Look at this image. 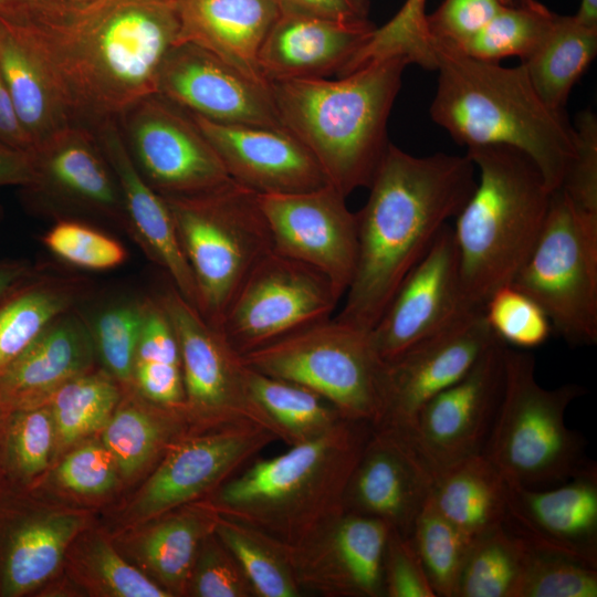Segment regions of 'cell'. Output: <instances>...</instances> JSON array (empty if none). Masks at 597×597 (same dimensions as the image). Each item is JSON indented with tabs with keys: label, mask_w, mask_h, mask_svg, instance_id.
I'll return each mask as SVG.
<instances>
[{
	"label": "cell",
	"mask_w": 597,
	"mask_h": 597,
	"mask_svg": "<svg viewBox=\"0 0 597 597\" xmlns=\"http://www.w3.org/2000/svg\"><path fill=\"white\" fill-rule=\"evenodd\" d=\"M187 593L197 597H255L238 561L214 530L198 548Z\"/></svg>",
	"instance_id": "49"
},
{
	"label": "cell",
	"mask_w": 597,
	"mask_h": 597,
	"mask_svg": "<svg viewBox=\"0 0 597 597\" xmlns=\"http://www.w3.org/2000/svg\"><path fill=\"white\" fill-rule=\"evenodd\" d=\"M0 74L33 147L74 123L36 52L1 21Z\"/></svg>",
	"instance_id": "31"
},
{
	"label": "cell",
	"mask_w": 597,
	"mask_h": 597,
	"mask_svg": "<svg viewBox=\"0 0 597 597\" xmlns=\"http://www.w3.org/2000/svg\"><path fill=\"white\" fill-rule=\"evenodd\" d=\"M91 128L117 179L129 231L136 234L147 254L168 273L180 295L198 310L195 279L165 198L144 179L135 166L117 118L101 121Z\"/></svg>",
	"instance_id": "25"
},
{
	"label": "cell",
	"mask_w": 597,
	"mask_h": 597,
	"mask_svg": "<svg viewBox=\"0 0 597 597\" xmlns=\"http://www.w3.org/2000/svg\"><path fill=\"white\" fill-rule=\"evenodd\" d=\"M473 311L478 310L464 300L453 229L448 223L404 280L370 336L379 356L389 362Z\"/></svg>",
	"instance_id": "19"
},
{
	"label": "cell",
	"mask_w": 597,
	"mask_h": 597,
	"mask_svg": "<svg viewBox=\"0 0 597 597\" xmlns=\"http://www.w3.org/2000/svg\"><path fill=\"white\" fill-rule=\"evenodd\" d=\"M217 514L205 504L185 505L165 515L139 541V554L171 596L187 593L198 548L213 532Z\"/></svg>",
	"instance_id": "34"
},
{
	"label": "cell",
	"mask_w": 597,
	"mask_h": 597,
	"mask_svg": "<svg viewBox=\"0 0 597 597\" xmlns=\"http://www.w3.org/2000/svg\"><path fill=\"white\" fill-rule=\"evenodd\" d=\"M190 116L230 178L258 195L297 193L329 184L312 153L286 128L221 124Z\"/></svg>",
	"instance_id": "23"
},
{
	"label": "cell",
	"mask_w": 597,
	"mask_h": 597,
	"mask_svg": "<svg viewBox=\"0 0 597 597\" xmlns=\"http://www.w3.org/2000/svg\"><path fill=\"white\" fill-rule=\"evenodd\" d=\"M530 545L503 524L476 537L465 558L455 597H515Z\"/></svg>",
	"instance_id": "36"
},
{
	"label": "cell",
	"mask_w": 597,
	"mask_h": 597,
	"mask_svg": "<svg viewBox=\"0 0 597 597\" xmlns=\"http://www.w3.org/2000/svg\"><path fill=\"white\" fill-rule=\"evenodd\" d=\"M503 525L531 547L597 567V467L555 488L506 481Z\"/></svg>",
	"instance_id": "21"
},
{
	"label": "cell",
	"mask_w": 597,
	"mask_h": 597,
	"mask_svg": "<svg viewBox=\"0 0 597 597\" xmlns=\"http://www.w3.org/2000/svg\"><path fill=\"white\" fill-rule=\"evenodd\" d=\"M410 62L376 59L331 78L272 80L269 91L284 128L312 153L345 197L369 187L389 146L387 123Z\"/></svg>",
	"instance_id": "5"
},
{
	"label": "cell",
	"mask_w": 597,
	"mask_h": 597,
	"mask_svg": "<svg viewBox=\"0 0 597 597\" xmlns=\"http://www.w3.org/2000/svg\"><path fill=\"white\" fill-rule=\"evenodd\" d=\"M467 155L479 177L452 229L464 300L483 310L532 253L554 190L534 161L515 148L476 146L467 148Z\"/></svg>",
	"instance_id": "6"
},
{
	"label": "cell",
	"mask_w": 597,
	"mask_h": 597,
	"mask_svg": "<svg viewBox=\"0 0 597 597\" xmlns=\"http://www.w3.org/2000/svg\"><path fill=\"white\" fill-rule=\"evenodd\" d=\"M430 501L471 540L503 524L506 482L483 454L463 458L433 475Z\"/></svg>",
	"instance_id": "30"
},
{
	"label": "cell",
	"mask_w": 597,
	"mask_h": 597,
	"mask_svg": "<svg viewBox=\"0 0 597 597\" xmlns=\"http://www.w3.org/2000/svg\"><path fill=\"white\" fill-rule=\"evenodd\" d=\"M156 94L211 122L283 127L268 84L192 43H178L168 52Z\"/></svg>",
	"instance_id": "20"
},
{
	"label": "cell",
	"mask_w": 597,
	"mask_h": 597,
	"mask_svg": "<svg viewBox=\"0 0 597 597\" xmlns=\"http://www.w3.org/2000/svg\"><path fill=\"white\" fill-rule=\"evenodd\" d=\"M91 326L72 308L53 320L0 374V406L43 404L60 386L90 371L95 354Z\"/></svg>",
	"instance_id": "27"
},
{
	"label": "cell",
	"mask_w": 597,
	"mask_h": 597,
	"mask_svg": "<svg viewBox=\"0 0 597 597\" xmlns=\"http://www.w3.org/2000/svg\"><path fill=\"white\" fill-rule=\"evenodd\" d=\"M576 156L561 186L582 208L597 212V119L593 112L578 116Z\"/></svg>",
	"instance_id": "52"
},
{
	"label": "cell",
	"mask_w": 597,
	"mask_h": 597,
	"mask_svg": "<svg viewBox=\"0 0 597 597\" xmlns=\"http://www.w3.org/2000/svg\"><path fill=\"white\" fill-rule=\"evenodd\" d=\"M427 0H406L383 27L375 29L362 51L365 61L402 55L425 69L436 67V56L427 31Z\"/></svg>",
	"instance_id": "47"
},
{
	"label": "cell",
	"mask_w": 597,
	"mask_h": 597,
	"mask_svg": "<svg viewBox=\"0 0 597 597\" xmlns=\"http://www.w3.org/2000/svg\"><path fill=\"white\" fill-rule=\"evenodd\" d=\"M9 27L42 60L74 123L88 127L157 93L179 33L175 0H94L41 23Z\"/></svg>",
	"instance_id": "1"
},
{
	"label": "cell",
	"mask_w": 597,
	"mask_h": 597,
	"mask_svg": "<svg viewBox=\"0 0 597 597\" xmlns=\"http://www.w3.org/2000/svg\"><path fill=\"white\" fill-rule=\"evenodd\" d=\"M475 185V166L467 154L416 157L389 144L368 199L356 212V269L334 318L370 332Z\"/></svg>",
	"instance_id": "2"
},
{
	"label": "cell",
	"mask_w": 597,
	"mask_h": 597,
	"mask_svg": "<svg viewBox=\"0 0 597 597\" xmlns=\"http://www.w3.org/2000/svg\"><path fill=\"white\" fill-rule=\"evenodd\" d=\"M175 7L178 43L198 45L268 84L259 67V53L279 15L274 0H175Z\"/></svg>",
	"instance_id": "28"
},
{
	"label": "cell",
	"mask_w": 597,
	"mask_h": 597,
	"mask_svg": "<svg viewBox=\"0 0 597 597\" xmlns=\"http://www.w3.org/2000/svg\"><path fill=\"white\" fill-rule=\"evenodd\" d=\"M483 315L492 333L507 346L534 348L545 343L553 332L544 310L512 284L488 298Z\"/></svg>",
	"instance_id": "45"
},
{
	"label": "cell",
	"mask_w": 597,
	"mask_h": 597,
	"mask_svg": "<svg viewBox=\"0 0 597 597\" xmlns=\"http://www.w3.org/2000/svg\"><path fill=\"white\" fill-rule=\"evenodd\" d=\"M376 28L368 21L339 22L279 13L259 53V67L272 80L343 76Z\"/></svg>",
	"instance_id": "26"
},
{
	"label": "cell",
	"mask_w": 597,
	"mask_h": 597,
	"mask_svg": "<svg viewBox=\"0 0 597 597\" xmlns=\"http://www.w3.org/2000/svg\"><path fill=\"white\" fill-rule=\"evenodd\" d=\"M279 438L251 422L209 428L178 438L133 503L139 520L161 516L210 495Z\"/></svg>",
	"instance_id": "15"
},
{
	"label": "cell",
	"mask_w": 597,
	"mask_h": 597,
	"mask_svg": "<svg viewBox=\"0 0 597 597\" xmlns=\"http://www.w3.org/2000/svg\"><path fill=\"white\" fill-rule=\"evenodd\" d=\"M77 572L86 585L114 597H169L171 594L129 565L103 538L93 537L77 554Z\"/></svg>",
	"instance_id": "43"
},
{
	"label": "cell",
	"mask_w": 597,
	"mask_h": 597,
	"mask_svg": "<svg viewBox=\"0 0 597 597\" xmlns=\"http://www.w3.org/2000/svg\"><path fill=\"white\" fill-rule=\"evenodd\" d=\"M113 379L109 374L87 371L52 392L46 401L61 443L70 444L105 427L121 397Z\"/></svg>",
	"instance_id": "39"
},
{
	"label": "cell",
	"mask_w": 597,
	"mask_h": 597,
	"mask_svg": "<svg viewBox=\"0 0 597 597\" xmlns=\"http://www.w3.org/2000/svg\"><path fill=\"white\" fill-rule=\"evenodd\" d=\"M273 250L322 272L344 297L358 255L356 212L332 185L286 195H258Z\"/></svg>",
	"instance_id": "16"
},
{
	"label": "cell",
	"mask_w": 597,
	"mask_h": 597,
	"mask_svg": "<svg viewBox=\"0 0 597 597\" xmlns=\"http://www.w3.org/2000/svg\"><path fill=\"white\" fill-rule=\"evenodd\" d=\"M555 14L536 0H512L461 51L483 61L509 56L523 61L544 39Z\"/></svg>",
	"instance_id": "40"
},
{
	"label": "cell",
	"mask_w": 597,
	"mask_h": 597,
	"mask_svg": "<svg viewBox=\"0 0 597 597\" xmlns=\"http://www.w3.org/2000/svg\"><path fill=\"white\" fill-rule=\"evenodd\" d=\"M92 1L94 0H67V2L72 6H81V4L92 2Z\"/></svg>",
	"instance_id": "61"
},
{
	"label": "cell",
	"mask_w": 597,
	"mask_h": 597,
	"mask_svg": "<svg viewBox=\"0 0 597 597\" xmlns=\"http://www.w3.org/2000/svg\"><path fill=\"white\" fill-rule=\"evenodd\" d=\"M279 13L339 22L367 20L368 0H274Z\"/></svg>",
	"instance_id": "54"
},
{
	"label": "cell",
	"mask_w": 597,
	"mask_h": 597,
	"mask_svg": "<svg viewBox=\"0 0 597 597\" xmlns=\"http://www.w3.org/2000/svg\"><path fill=\"white\" fill-rule=\"evenodd\" d=\"M511 2L512 0H443L426 19L433 51L438 46L461 50Z\"/></svg>",
	"instance_id": "50"
},
{
	"label": "cell",
	"mask_w": 597,
	"mask_h": 597,
	"mask_svg": "<svg viewBox=\"0 0 597 597\" xmlns=\"http://www.w3.org/2000/svg\"><path fill=\"white\" fill-rule=\"evenodd\" d=\"M117 465L104 446H82L57 468L60 483L80 494H102L111 490L117 478Z\"/></svg>",
	"instance_id": "53"
},
{
	"label": "cell",
	"mask_w": 597,
	"mask_h": 597,
	"mask_svg": "<svg viewBox=\"0 0 597 597\" xmlns=\"http://www.w3.org/2000/svg\"><path fill=\"white\" fill-rule=\"evenodd\" d=\"M34 180L31 151L17 149L0 143V187L25 188Z\"/></svg>",
	"instance_id": "56"
},
{
	"label": "cell",
	"mask_w": 597,
	"mask_h": 597,
	"mask_svg": "<svg viewBox=\"0 0 597 597\" xmlns=\"http://www.w3.org/2000/svg\"><path fill=\"white\" fill-rule=\"evenodd\" d=\"M42 241L59 259L81 269L111 270L127 259L126 249L116 239L77 220H59Z\"/></svg>",
	"instance_id": "48"
},
{
	"label": "cell",
	"mask_w": 597,
	"mask_h": 597,
	"mask_svg": "<svg viewBox=\"0 0 597 597\" xmlns=\"http://www.w3.org/2000/svg\"><path fill=\"white\" fill-rule=\"evenodd\" d=\"M506 346L495 336L474 365L428 401L410 431L401 434L433 475L482 453L503 397Z\"/></svg>",
	"instance_id": "14"
},
{
	"label": "cell",
	"mask_w": 597,
	"mask_h": 597,
	"mask_svg": "<svg viewBox=\"0 0 597 597\" xmlns=\"http://www.w3.org/2000/svg\"><path fill=\"white\" fill-rule=\"evenodd\" d=\"M31 154L34 180L23 190L32 207L55 214L98 216L129 230L117 179L91 127L72 123Z\"/></svg>",
	"instance_id": "17"
},
{
	"label": "cell",
	"mask_w": 597,
	"mask_h": 597,
	"mask_svg": "<svg viewBox=\"0 0 597 597\" xmlns=\"http://www.w3.org/2000/svg\"><path fill=\"white\" fill-rule=\"evenodd\" d=\"M494 338L478 310L386 362L384 411L374 429L408 433L425 405L459 380Z\"/></svg>",
	"instance_id": "18"
},
{
	"label": "cell",
	"mask_w": 597,
	"mask_h": 597,
	"mask_svg": "<svg viewBox=\"0 0 597 597\" xmlns=\"http://www.w3.org/2000/svg\"><path fill=\"white\" fill-rule=\"evenodd\" d=\"M67 0H0V21L12 27L41 23L63 14Z\"/></svg>",
	"instance_id": "55"
},
{
	"label": "cell",
	"mask_w": 597,
	"mask_h": 597,
	"mask_svg": "<svg viewBox=\"0 0 597 597\" xmlns=\"http://www.w3.org/2000/svg\"><path fill=\"white\" fill-rule=\"evenodd\" d=\"M373 429L344 419L282 454L249 462L201 503L285 549L297 548L344 512L347 483Z\"/></svg>",
	"instance_id": "3"
},
{
	"label": "cell",
	"mask_w": 597,
	"mask_h": 597,
	"mask_svg": "<svg viewBox=\"0 0 597 597\" xmlns=\"http://www.w3.org/2000/svg\"><path fill=\"white\" fill-rule=\"evenodd\" d=\"M438 85L434 123L467 148L501 145L531 158L552 190L576 156V134L563 111L548 106L524 65L506 67L457 48L434 49Z\"/></svg>",
	"instance_id": "4"
},
{
	"label": "cell",
	"mask_w": 597,
	"mask_h": 597,
	"mask_svg": "<svg viewBox=\"0 0 597 597\" xmlns=\"http://www.w3.org/2000/svg\"><path fill=\"white\" fill-rule=\"evenodd\" d=\"M584 394L576 384L544 388L534 356L506 346L503 397L482 453L510 482L540 488L567 481L593 462L583 436L565 422L566 409Z\"/></svg>",
	"instance_id": "7"
},
{
	"label": "cell",
	"mask_w": 597,
	"mask_h": 597,
	"mask_svg": "<svg viewBox=\"0 0 597 597\" xmlns=\"http://www.w3.org/2000/svg\"><path fill=\"white\" fill-rule=\"evenodd\" d=\"M244 379L252 399L269 418L280 440L289 446L313 439L346 419L333 404L300 384L245 365Z\"/></svg>",
	"instance_id": "35"
},
{
	"label": "cell",
	"mask_w": 597,
	"mask_h": 597,
	"mask_svg": "<svg viewBox=\"0 0 597 597\" xmlns=\"http://www.w3.org/2000/svg\"><path fill=\"white\" fill-rule=\"evenodd\" d=\"M185 418L181 409L161 407L149 411L135 406L122 407L104 427L103 446L112 454L118 471L125 476L133 475L178 439L176 436Z\"/></svg>",
	"instance_id": "37"
},
{
	"label": "cell",
	"mask_w": 597,
	"mask_h": 597,
	"mask_svg": "<svg viewBox=\"0 0 597 597\" xmlns=\"http://www.w3.org/2000/svg\"><path fill=\"white\" fill-rule=\"evenodd\" d=\"M0 143L31 151L33 144L24 130L8 88L0 74Z\"/></svg>",
	"instance_id": "57"
},
{
	"label": "cell",
	"mask_w": 597,
	"mask_h": 597,
	"mask_svg": "<svg viewBox=\"0 0 597 597\" xmlns=\"http://www.w3.org/2000/svg\"><path fill=\"white\" fill-rule=\"evenodd\" d=\"M574 17L585 27L597 30V0H582Z\"/></svg>",
	"instance_id": "59"
},
{
	"label": "cell",
	"mask_w": 597,
	"mask_h": 597,
	"mask_svg": "<svg viewBox=\"0 0 597 597\" xmlns=\"http://www.w3.org/2000/svg\"><path fill=\"white\" fill-rule=\"evenodd\" d=\"M384 590L388 597H437L410 536L390 530L385 547Z\"/></svg>",
	"instance_id": "51"
},
{
	"label": "cell",
	"mask_w": 597,
	"mask_h": 597,
	"mask_svg": "<svg viewBox=\"0 0 597 597\" xmlns=\"http://www.w3.org/2000/svg\"><path fill=\"white\" fill-rule=\"evenodd\" d=\"M81 290L77 280L35 272L0 302V374L53 320L72 308Z\"/></svg>",
	"instance_id": "32"
},
{
	"label": "cell",
	"mask_w": 597,
	"mask_h": 597,
	"mask_svg": "<svg viewBox=\"0 0 597 597\" xmlns=\"http://www.w3.org/2000/svg\"><path fill=\"white\" fill-rule=\"evenodd\" d=\"M428 579L439 597H455L471 540L433 506L430 499L410 534Z\"/></svg>",
	"instance_id": "41"
},
{
	"label": "cell",
	"mask_w": 597,
	"mask_h": 597,
	"mask_svg": "<svg viewBox=\"0 0 597 597\" xmlns=\"http://www.w3.org/2000/svg\"><path fill=\"white\" fill-rule=\"evenodd\" d=\"M145 308L146 300L115 304L102 311L91 327L95 348L108 374L123 384L132 381Z\"/></svg>",
	"instance_id": "46"
},
{
	"label": "cell",
	"mask_w": 597,
	"mask_h": 597,
	"mask_svg": "<svg viewBox=\"0 0 597 597\" xmlns=\"http://www.w3.org/2000/svg\"><path fill=\"white\" fill-rule=\"evenodd\" d=\"M34 273L28 263L0 259V302Z\"/></svg>",
	"instance_id": "58"
},
{
	"label": "cell",
	"mask_w": 597,
	"mask_h": 597,
	"mask_svg": "<svg viewBox=\"0 0 597 597\" xmlns=\"http://www.w3.org/2000/svg\"><path fill=\"white\" fill-rule=\"evenodd\" d=\"M532 297L570 346L597 343V212L563 188L552 193L540 238L511 283Z\"/></svg>",
	"instance_id": "10"
},
{
	"label": "cell",
	"mask_w": 597,
	"mask_h": 597,
	"mask_svg": "<svg viewBox=\"0 0 597 597\" xmlns=\"http://www.w3.org/2000/svg\"><path fill=\"white\" fill-rule=\"evenodd\" d=\"M432 483L431 470L405 437L373 429L347 483L344 511L380 520L410 536Z\"/></svg>",
	"instance_id": "24"
},
{
	"label": "cell",
	"mask_w": 597,
	"mask_h": 597,
	"mask_svg": "<svg viewBox=\"0 0 597 597\" xmlns=\"http://www.w3.org/2000/svg\"><path fill=\"white\" fill-rule=\"evenodd\" d=\"M8 412L3 410L0 406V450L2 452V446H3V437H4V429H6V422L8 418Z\"/></svg>",
	"instance_id": "60"
},
{
	"label": "cell",
	"mask_w": 597,
	"mask_h": 597,
	"mask_svg": "<svg viewBox=\"0 0 597 597\" xmlns=\"http://www.w3.org/2000/svg\"><path fill=\"white\" fill-rule=\"evenodd\" d=\"M54 437V421L46 402L10 411L2 446V463L8 472L28 481L44 471Z\"/></svg>",
	"instance_id": "42"
},
{
	"label": "cell",
	"mask_w": 597,
	"mask_h": 597,
	"mask_svg": "<svg viewBox=\"0 0 597 597\" xmlns=\"http://www.w3.org/2000/svg\"><path fill=\"white\" fill-rule=\"evenodd\" d=\"M158 301L179 344L187 418L208 428L251 422L279 438L248 390L241 356L221 332L211 326L174 285L164 291Z\"/></svg>",
	"instance_id": "12"
},
{
	"label": "cell",
	"mask_w": 597,
	"mask_h": 597,
	"mask_svg": "<svg viewBox=\"0 0 597 597\" xmlns=\"http://www.w3.org/2000/svg\"><path fill=\"white\" fill-rule=\"evenodd\" d=\"M164 198L195 279L199 313L218 328L242 281L273 250L259 196L230 180L203 192Z\"/></svg>",
	"instance_id": "8"
},
{
	"label": "cell",
	"mask_w": 597,
	"mask_h": 597,
	"mask_svg": "<svg viewBox=\"0 0 597 597\" xmlns=\"http://www.w3.org/2000/svg\"><path fill=\"white\" fill-rule=\"evenodd\" d=\"M339 301L322 272L272 250L242 281L218 329L242 356L331 318Z\"/></svg>",
	"instance_id": "11"
},
{
	"label": "cell",
	"mask_w": 597,
	"mask_h": 597,
	"mask_svg": "<svg viewBox=\"0 0 597 597\" xmlns=\"http://www.w3.org/2000/svg\"><path fill=\"white\" fill-rule=\"evenodd\" d=\"M129 155L161 196H188L230 180L218 154L187 112L158 94L117 118Z\"/></svg>",
	"instance_id": "13"
},
{
	"label": "cell",
	"mask_w": 597,
	"mask_h": 597,
	"mask_svg": "<svg viewBox=\"0 0 597 597\" xmlns=\"http://www.w3.org/2000/svg\"><path fill=\"white\" fill-rule=\"evenodd\" d=\"M214 533L233 554L255 597H297L303 589L285 548L264 534L217 514Z\"/></svg>",
	"instance_id": "38"
},
{
	"label": "cell",
	"mask_w": 597,
	"mask_h": 597,
	"mask_svg": "<svg viewBox=\"0 0 597 597\" xmlns=\"http://www.w3.org/2000/svg\"><path fill=\"white\" fill-rule=\"evenodd\" d=\"M597 567L530 546L515 597H596Z\"/></svg>",
	"instance_id": "44"
},
{
	"label": "cell",
	"mask_w": 597,
	"mask_h": 597,
	"mask_svg": "<svg viewBox=\"0 0 597 597\" xmlns=\"http://www.w3.org/2000/svg\"><path fill=\"white\" fill-rule=\"evenodd\" d=\"M241 360L317 392L346 419L373 428L381 420L387 363L369 331L331 317L249 352Z\"/></svg>",
	"instance_id": "9"
},
{
	"label": "cell",
	"mask_w": 597,
	"mask_h": 597,
	"mask_svg": "<svg viewBox=\"0 0 597 597\" xmlns=\"http://www.w3.org/2000/svg\"><path fill=\"white\" fill-rule=\"evenodd\" d=\"M390 528L344 511L302 546L285 549L302 589L327 596L383 597V564Z\"/></svg>",
	"instance_id": "22"
},
{
	"label": "cell",
	"mask_w": 597,
	"mask_h": 597,
	"mask_svg": "<svg viewBox=\"0 0 597 597\" xmlns=\"http://www.w3.org/2000/svg\"><path fill=\"white\" fill-rule=\"evenodd\" d=\"M596 52V29L585 27L574 15L555 14L546 35L522 64L543 101L563 111Z\"/></svg>",
	"instance_id": "33"
},
{
	"label": "cell",
	"mask_w": 597,
	"mask_h": 597,
	"mask_svg": "<svg viewBox=\"0 0 597 597\" xmlns=\"http://www.w3.org/2000/svg\"><path fill=\"white\" fill-rule=\"evenodd\" d=\"M0 515V596L18 597L39 587L60 566L83 526L75 513Z\"/></svg>",
	"instance_id": "29"
}]
</instances>
